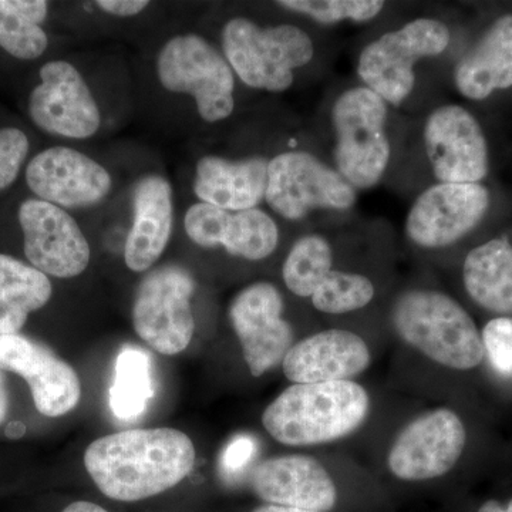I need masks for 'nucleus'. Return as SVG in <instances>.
<instances>
[{"label": "nucleus", "instance_id": "obj_3", "mask_svg": "<svg viewBox=\"0 0 512 512\" xmlns=\"http://www.w3.org/2000/svg\"><path fill=\"white\" fill-rule=\"evenodd\" d=\"M372 412V394L357 380L298 383L279 393L261 420L276 443L312 448L350 439L365 429Z\"/></svg>", "mask_w": 512, "mask_h": 512}, {"label": "nucleus", "instance_id": "obj_5", "mask_svg": "<svg viewBox=\"0 0 512 512\" xmlns=\"http://www.w3.org/2000/svg\"><path fill=\"white\" fill-rule=\"evenodd\" d=\"M222 50L242 83L271 93L288 90L295 80V70L315 57L311 36L298 26L262 28L245 18L231 19L225 25Z\"/></svg>", "mask_w": 512, "mask_h": 512}, {"label": "nucleus", "instance_id": "obj_7", "mask_svg": "<svg viewBox=\"0 0 512 512\" xmlns=\"http://www.w3.org/2000/svg\"><path fill=\"white\" fill-rule=\"evenodd\" d=\"M450 40V30L441 20H410L362 50L357 74L363 86L379 94L389 106L400 107L413 92L417 63L443 55Z\"/></svg>", "mask_w": 512, "mask_h": 512}, {"label": "nucleus", "instance_id": "obj_4", "mask_svg": "<svg viewBox=\"0 0 512 512\" xmlns=\"http://www.w3.org/2000/svg\"><path fill=\"white\" fill-rule=\"evenodd\" d=\"M333 167L356 191L375 187L392 157L387 117L389 104L366 86L340 93L333 103Z\"/></svg>", "mask_w": 512, "mask_h": 512}, {"label": "nucleus", "instance_id": "obj_12", "mask_svg": "<svg viewBox=\"0 0 512 512\" xmlns=\"http://www.w3.org/2000/svg\"><path fill=\"white\" fill-rule=\"evenodd\" d=\"M488 207L490 192L480 183L433 184L414 200L404 231L414 247L440 251L470 234Z\"/></svg>", "mask_w": 512, "mask_h": 512}, {"label": "nucleus", "instance_id": "obj_26", "mask_svg": "<svg viewBox=\"0 0 512 512\" xmlns=\"http://www.w3.org/2000/svg\"><path fill=\"white\" fill-rule=\"evenodd\" d=\"M49 3L43 0H0V47L20 60H35L49 40L42 25Z\"/></svg>", "mask_w": 512, "mask_h": 512}, {"label": "nucleus", "instance_id": "obj_22", "mask_svg": "<svg viewBox=\"0 0 512 512\" xmlns=\"http://www.w3.org/2000/svg\"><path fill=\"white\" fill-rule=\"evenodd\" d=\"M268 165L264 157L238 161L202 157L195 173V195L201 202L229 212L258 208L265 201Z\"/></svg>", "mask_w": 512, "mask_h": 512}, {"label": "nucleus", "instance_id": "obj_38", "mask_svg": "<svg viewBox=\"0 0 512 512\" xmlns=\"http://www.w3.org/2000/svg\"><path fill=\"white\" fill-rule=\"evenodd\" d=\"M252 512H313V511H305V510H299V508L284 507V505L264 504V505H261V507L255 508V510Z\"/></svg>", "mask_w": 512, "mask_h": 512}, {"label": "nucleus", "instance_id": "obj_36", "mask_svg": "<svg viewBox=\"0 0 512 512\" xmlns=\"http://www.w3.org/2000/svg\"><path fill=\"white\" fill-rule=\"evenodd\" d=\"M477 512H512V497L508 501L488 500L480 505Z\"/></svg>", "mask_w": 512, "mask_h": 512}, {"label": "nucleus", "instance_id": "obj_16", "mask_svg": "<svg viewBox=\"0 0 512 512\" xmlns=\"http://www.w3.org/2000/svg\"><path fill=\"white\" fill-rule=\"evenodd\" d=\"M42 83L29 97L30 119L40 130L67 138H90L99 130V107L89 86L73 64L46 63Z\"/></svg>", "mask_w": 512, "mask_h": 512}, {"label": "nucleus", "instance_id": "obj_25", "mask_svg": "<svg viewBox=\"0 0 512 512\" xmlns=\"http://www.w3.org/2000/svg\"><path fill=\"white\" fill-rule=\"evenodd\" d=\"M52 282L32 265L0 254V335H16L52 298Z\"/></svg>", "mask_w": 512, "mask_h": 512}, {"label": "nucleus", "instance_id": "obj_21", "mask_svg": "<svg viewBox=\"0 0 512 512\" xmlns=\"http://www.w3.org/2000/svg\"><path fill=\"white\" fill-rule=\"evenodd\" d=\"M133 227L124 247V262L133 272H146L167 248L173 231V190L160 175H146L134 187Z\"/></svg>", "mask_w": 512, "mask_h": 512}, {"label": "nucleus", "instance_id": "obj_2", "mask_svg": "<svg viewBox=\"0 0 512 512\" xmlns=\"http://www.w3.org/2000/svg\"><path fill=\"white\" fill-rule=\"evenodd\" d=\"M389 322L402 349L433 372H473L485 362L476 322L439 289H404L390 306Z\"/></svg>", "mask_w": 512, "mask_h": 512}, {"label": "nucleus", "instance_id": "obj_9", "mask_svg": "<svg viewBox=\"0 0 512 512\" xmlns=\"http://www.w3.org/2000/svg\"><path fill=\"white\" fill-rule=\"evenodd\" d=\"M357 191L335 170L308 151H286L268 165L265 201L288 221L315 211L343 212L356 204Z\"/></svg>", "mask_w": 512, "mask_h": 512}, {"label": "nucleus", "instance_id": "obj_30", "mask_svg": "<svg viewBox=\"0 0 512 512\" xmlns=\"http://www.w3.org/2000/svg\"><path fill=\"white\" fill-rule=\"evenodd\" d=\"M276 5L315 20L320 25L370 22L386 8L382 0H281Z\"/></svg>", "mask_w": 512, "mask_h": 512}, {"label": "nucleus", "instance_id": "obj_11", "mask_svg": "<svg viewBox=\"0 0 512 512\" xmlns=\"http://www.w3.org/2000/svg\"><path fill=\"white\" fill-rule=\"evenodd\" d=\"M228 318L249 375L259 379L281 367L298 342L292 323L285 319L282 292L268 281L254 282L232 299Z\"/></svg>", "mask_w": 512, "mask_h": 512}, {"label": "nucleus", "instance_id": "obj_28", "mask_svg": "<svg viewBox=\"0 0 512 512\" xmlns=\"http://www.w3.org/2000/svg\"><path fill=\"white\" fill-rule=\"evenodd\" d=\"M335 269V249L328 237L306 234L293 242L284 266L282 279L286 289L301 299H311L330 271Z\"/></svg>", "mask_w": 512, "mask_h": 512}, {"label": "nucleus", "instance_id": "obj_27", "mask_svg": "<svg viewBox=\"0 0 512 512\" xmlns=\"http://www.w3.org/2000/svg\"><path fill=\"white\" fill-rule=\"evenodd\" d=\"M153 396L150 356L138 348H124L117 357L110 389L111 412L121 421L137 420Z\"/></svg>", "mask_w": 512, "mask_h": 512}, {"label": "nucleus", "instance_id": "obj_17", "mask_svg": "<svg viewBox=\"0 0 512 512\" xmlns=\"http://www.w3.org/2000/svg\"><path fill=\"white\" fill-rule=\"evenodd\" d=\"M0 370L26 380L37 412L60 417L82 400V384L76 370L42 343L16 335H0Z\"/></svg>", "mask_w": 512, "mask_h": 512}, {"label": "nucleus", "instance_id": "obj_23", "mask_svg": "<svg viewBox=\"0 0 512 512\" xmlns=\"http://www.w3.org/2000/svg\"><path fill=\"white\" fill-rule=\"evenodd\" d=\"M458 92L484 100L512 86V15L501 16L467 53L454 72Z\"/></svg>", "mask_w": 512, "mask_h": 512}, {"label": "nucleus", "instance_id": "obj_35", "mask_svg": "<svg viewBox=\"0 0 512 512\" xmlns=\"http://www.w3.org/2000/svg\"><path fill=\"white\" fill-rule=\"evenodd\" d=\"M10 409V397L8 386H6L5 377L0 370V424L5 423L8 419Z\"/></svg>", "mask_w": 512, "mask_h": 512}, {"label": "nucleus", "instance_id": "obj_6", "mask_svg": "<svg viewBox=\"0 0 512 512\" xmlns=\"http://www.w3.org/2000/svg\"><path fill=\"white\" fill-rule=\"evenodd\" d=\"M467 446L463 416L454 407H430L404 421L393 434L383 466L399 483H434L456 470Z\"/></svg>", "mask_w": 512, "mask_h": 512}, {"label": "nucleus", "instance_id": "obj_14", "mask_svg": "<svg viewBox=\"0 0 512 512\" xmlns=\"http://www.w3.org/2000/svg\"><path fill=\"white\" fill-rule=\"evenodd\" d=\"M423 138L437 183L477 184L487 175V141L478 121L464 107L447 104L431 111Z\"/></svg>", "mask_w": 512, "mask_h": 512}, {"label": "nucleus", "instance_id": "obj_20", "mask_svg": "<svg viewBox=\"0 0 512 512\" xmlns=\"http://www.w3.org/2000/svg\"><path fill=\"white\" fill-rule=\"evenodd\" d=\"M185 232L201 248H224L245 261H262L276 251L279 229L271 215L259 208L229 212L198 202L185 214Z\"/></svg>", "mask_w": 512, "mask_h": 512}, {"label": "nucleus", "instance_id": "obj_32", "mask_svg": "<svg viewBox=\"0 0 512 512\" xmlns=\"http://www.w3.org/2000/svg\"><path fill=\"white\" fill-rule=\"evenodd\" d=\"M29 153V138L15 127L0 128V191L15 183Z\"/></svg>", "mask_w": 512, "mask_h": 512}, {"label": "nucleus", "instance_id": "obj_1", "mask_svg": "<svg viewBox=\"0 0 512 512\" xmlns=\"http://www.w3.org/2000/svg\"><path fill=\"white\" fill-rule=\"evenodd\" d=\"M195 463L194 443L183 431L134 429L94 440L84 467L111 500L134 503L180 484Z\"/></svg>", "mask_w": 512, "mask_h": 512}, {"label": "nucleus", "instance_id": "obj_34", "mask_svg": "<svg viewBox=\"0 0 512 512\" xmlns=\"http://www.w3.org/2000/svg\"><path fill=\"white\" fill-rule=\"evenodd\" d=\"M97 6L109 15L130 18L143 12L147 8L146 0H99Z\"/></svg>", "mask_w": 512, "mask_h": 512}, {"label": "nucleus", "instance_id": "obj_33", "mask_svg": "<svg viewBox=\"0 0 512 512\" xmlns=\"http://www.w3.org/2000/svg\"><path fill=\"white\" fill-rule=\"evenodd\" d=\"M259 443L249 434H238L225 444L218 460L221 476L228 481H235L242 474L254 468L255 457L258 456Z\"/></svg>", "mask_w": 512, "mask_h": 512}, {"label": "nucleus", "instance_id": "obj_31", "mask_svg": "<svg viewBox=\"0 0 512 512\" xmlns=\"http://www.w3.org/2000/svg\"><path fill=\"white\" fill-rule=\"evenodd\" d=\"M485 362L498 376L512 377V318L495 316L481 330Z\"/></svg>", "mask_w": 512, "mask_h": 512}, {"label": "nucleus", "instance_id": "obj_24", "mask_svg": "<svg viewBox=\"0 0 512 512\" xmlns=\"http://www.w3.org/2000/svg\"><path fill=\"white\" fill-rule=\"evenodd\" d=\"M463 284L484 311L512 318V245L495 238L471 249L463 264Z\"/></svg>", "mask_w": 512, "mask_h": 512}, {"label": "nucleus", "instance_id": "obj_10", "mask_svg": "<svg viewBox=\"0 0 512 512\" xmlns=\"http://www.w3.org/2000/svg\"><path fill=\"white\" fill-rule=\"evenodd\" d=\"M194 292V278L183 266L164 265L148 272L138 285L131 313L138 338L164 356L184 352L195 332Z\"/></svg>", "mask_w": 512, "mask_h": 512}, {"label": "nucleus", "instance_id": "obj_19", "mask_svg": "<svg viewBox=\"0 0 512 512\" xmlns=\"http://www.w3.org/2000/svg\"><path fill=\"white\" fill-rule=\"evenodd\" d=\"M26 183L39 200L60 208L92 207L111 190L106 168L69 147L47 148L33 157Z\"/></svg>", "mask_w": 512, "mask_h": 512}, {"label": "nucleus", "instance_id": "obj_13", "mask_svg": "<svg viewBox=\"0 0 512 512\" xmlns=\"http://www.w3.org/2000/svg\"><path fill=\"white\" fill-rule=\"evenodd\" d=\"M332 466L319 454H282L255 464L249 471V485L265 504L330 512L340 501V485Z\"/></svg>", "mask_w": 512, "mask_h": 512}, {"label": "nucleus", "instance_id": "obj_8", "mask_svg": "<svg viewBox=\"0 0 512 512\" xmlns=\"http://www.w3.org/2000/svg\"><path fill=\"white\" fill-rule=\"evenodd\" d=\"M158 79L164 89L191 94L201 119L208 123L228 119L235 109V73L225 56L200 36L168 40L157 59Z\"/></svg>", "mask_w": 512, "mask_h": 512}, {"label": "nucleus", "instance_id": "obj_15", "mask_svg": "<svg viewBox=\"0 0 512 512\" xmlns=\"http://www.w3.org/2000/svg\"><path fill=\"white\" fill-rule=\"evenodd\" d=\"M18 217L25 255L33 268L60 279L74 278L86 271L90 245L69 212L32 198L22 202Z\"/></svg>", "mask_w": 512, "mask_h": 512}, {"label": "nucleus", "instance_id": "obj_18", "mask_svg": "<svg viewBox=\"0 0 512 512\" xmlns=\"http://www.w3.org/2000/svg\"><path fill=\"white\" fill-rule=\"evenodd\" d=\"M373 360V350L360 333L328 328L299 339L281 369L292 384L352 382L365 375Z\"/></svg>", "mask_w": 512, "mask_h": 512}, {"label": "nucleus", "instance_id": "obj_37", "mask_svg": "<svg viewBox=\"0 0 512 512\" xmlns=\"http://www.w3.org/2000/svg\"><path fill=\"white\" fill-rule=\"evenodd\" d=\"M62 512H109L100 505L89 503V501H76V503L67 505Z\"/></svg>", "mask_w": 512, "mask_h": 512}, {"label": "nucleus", "instance_id": "obj_29", "mask_svg": "<svg viewBox=\"0 0 512 512\" xmlns=\"http://www.w3.org/2000/svg\"><path fill=\"white\" fill-rule=\"evenodd\" d=\"M376 295V284L370 276L335 266L309 302L320 315L345 316L372 305Z\"/></svg>", "mask_w": 512, "mask_h": 512}]
</instances>
